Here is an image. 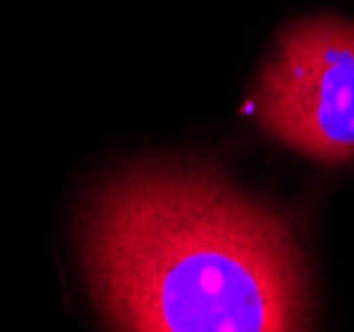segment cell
Here are the masks:
<instances>
[{"instance_id": "cell-1", "label": "cell", "mask_w": 354, "mask_h": 332, "mask_svg": "<svg viewBox=\"0 0 354 332\" xmlns=\"http://www.w3.org/2000/svg\"><path fill=\"white\" fill-rule=\"evenodd\" d=\"M90 277L122 332H304L307 280L281 217L193 172H135L85 227Z\"/></svg>"}, {"instance_id": "cell-2", "label": "cell", "mask_w": 354, "mask_h": 332, "mask_svg": "<svg viewBox=\"0 0 354 332\" xmlns=\"http://www.w3.org/2000/svg\"><path fill=\"white\" fill-rule=\"evenodd\" d=\"M254 108L270 135L312 159H354V24L320 16L283 32Z\"/></svg>"}]
</instances>
